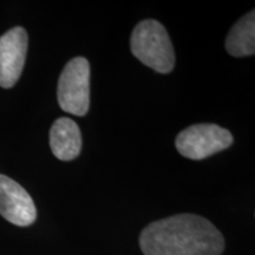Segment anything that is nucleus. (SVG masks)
<instances>
[{
	"mask_svg": "<svg viewBox=\"0 0 255 255\" xmlns=\"http://www.w3.org/2000/svg\"><path fill=\"white\" fill-rule=\"evenodd\" d=\"M139 247L144 255H221L225 239L202 216L178 214L146 226Z\"/></svg>",
	"mask_w": 255,
	"mask_h": 255,
	"instance_id": "f257e3e1",
	"label": "nucleus"
},
{
	"mask_svg": "<svg viewBox=\"0 0 255 255\" xmlns=\"http://www.w3.org/2000/svg\"><path fill=\"white\" fill-rule=\"evenodd\" d=\"M132 55L156 72L169 73L175 66V52L167 30L154 19H146L133 28L130 38Z\"/></svg>",
	"mask_w": 255,
	"mask_h": 255,
	"instance_id": "f03ea898",
	"label": "nucleus"
},
{
	"mask_svg": "<svg viewBox=\"0 0 255 255\" xmlns=\"http://www.w3.org/2000/svg\"><path fill=\"white\" fill-rule=\"evenodd\" d=\"M59 107L75 116H85L90 105V65L84 57L68 62L58 81Z\"/></svg>",
	"mask_w": 255,
	"mask_h": 255,
	"instance_id": "7ed1b4c3",
	"label": "nucleus"
},
{
	"mask_svg": "<svg viewBox=\"0 0 255 255\" xmlns=\"http://www.w3.org/2000/svg\"><path fill=\"white\" fill-rule=\"evenodd\" d=\"M233 135L216 124L202 123L188 127L176 137V148L184 157L200 161L229 148Z\"/></svg>",
	"mask_w": 255,
	"mask_h": 255,
	"instance_id": "20e7f679",
	"label": "nucleus"
},
{
	"mask_svg": "<svg viewBox=\"0 0 255 255\" xmlns=\"http://www.w3.org/2000/svg\"><path fill=\"white\" fill-rule=\"evenodd\" d=\"M27 32L17 26L0 37V87L12 88L23 72L27 52Z\"/></svg>",
	"mask_w": 255,
	"mask_h": 255,
	"instance_id": "39448f33",
	"label": "nucleus"
},
{
	"mask_svg": "<svg viewBox=\"0 0 255 255\" xmlns=\"http://www.w3.org/2000/svg\"><path fill=\"white\" fill-rule=\"evenodd\" d=\"M0 215L19 227H27L37 219V209L30 194L14 180L1 174Z\"/></svg>",
	"mask_w": 255,
	"mask_h": 255,
	"instance_id": "423d86ee",
	"label": "nucleus"
},
{
	"mask_svg": "<svg viewBox=\"0 0 255 255\" xmlns=\"http://www.w3.org/2000/svg\"><path fill=\"white\" fill-rule=\"evenodd\" d=\"M50 146L53 155L62 161H71L81 154L82 133L77 123L68 117H60L50 130Z\"/></svg>",
	"mask_w": 255,
	"mask_h": 255,
	"instance_id": "0eeeda50",
	"label": "nucleus"
},
{
	"mask_svg": "<svg viewBox=\"0 0 255 255\" xmlns=\"http://www.w3.org/2000/svg\"><path fill=\"white\" fill-rule=\"evenodd\" d=\"M226 50L233 57L253 56L255 51V12L238 21L226 38Z\"/></svg>",
	"mask_w": 255,
	"mask_h": 255,
	"instance_id": "6e6552de",
	"label": "nucleus"
}]
</instances>
